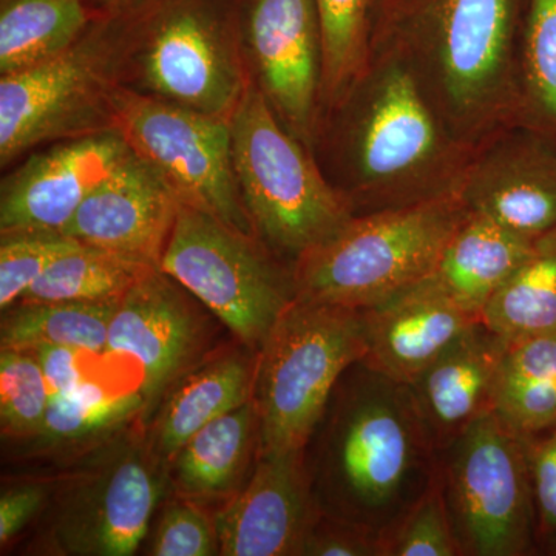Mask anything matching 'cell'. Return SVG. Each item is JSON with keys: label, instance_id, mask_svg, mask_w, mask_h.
Returning <instances> with one entry per match:
<instances>
[{"label": "cell", "instance_id": "cell-1", "mask_svg": "<svg viewBox=\"0 0 556 556\" xmlns=\"http://www.w3.org/2000/svg\"><path fill=\"white\" fill-rule=\"evenodd\" d=\"M305 455L321 514L386 541L434 485L439 453L408 383L364 361L342 376Z\"/></svg>", "mask_w": 556, "mask_h": 556}, {"label": "cell", "instance_id": "cell-2", "mask_svg": "<svg viewBox=\"0 0 556 556\" xmlns=\"http://www.w3.org/2000/svg\"><path fill=\"white\" fill-rule=\"evenodd\" d=\"M339 109L340 193L354 215L456 192L475 149L459 141L407 54L375 40L368 67Z\"/></svg>", "mask_w": 556, "mask_h": 556}, {"label": "cell", "instance_id": "cell-3", "mask_svg": "<svg viewBox=\"0 0 556 556\" xmlns=\"http://www.w3.org/2000/svg\"><path fill=\"white\" fill-rule=\"evenodd\" d=\"M521 0H391L380 38L407 54L453 135L475 149L522 119Z\"/></svg>", "mask_w": 556, "mask_h": 556}, {"label": "cell", "instance_id": "cell-4", "mask_svg": "<svg viewBox=\"0 0 556 556\" xmlns=\"http://www.w3.org/2000/svg\"><path fill=\"white\" fill-rule=\"evenodd\" d=\"M127 79L159 100L230 119L252 83L237 0H131Z\"/></svg>", "mask_w": 556, "mask_h": 556}, {"label": "cell", "instance_id": "cell-5", "mask_svg": "<svg viewBox=\"0 0 556 556\" xmlns=\"http://www.w3.org/2000/svg\"><path fill=\"white\" fill-rule=\"evenodd\" d=\"M456 192L354 215L292 265L295 298L369 309L426 280L467 215Z\"/></svg>", "mask_w": 556, "mask_h": 556}, {"label": "cell", "instance_id": "cell-6", "mask_svg": "<svg viewBox=\"0 0 556 556\" xmlns=\"http://www.w3.org/2000/svg\"><path fill=\"white\" fill-rule=\"evenodd\" d=\"M229 121L233 167L255 236L294 265L342 229L353 207L254 79Z\"/></svg>", "mask_w": 556, "mask_h": 556}, {"label": "cell", "instance_id": "cell-7", "mask_svg": "<svg viewBox=\"0 0 556 556\" xmlns=\"http://www.w3.org/2000/svg\"><path fill=\"white\" fill-rule=\"evenodd\" d=\"M130 54L127 5L105 9L58 56L0 79V163L54 139L115 130V98Z\"/></svg>", "mask_w": 556, "mask_h": 556}, {"label": "cell", "instance_id": "cell-8", "mask_svg": "<svg viewBox=\"0 0 556 556\" xmlns=\"http://www.w3.org/2000/svg\"><path fill=\"white\" fill-rule=\"evenodd\" d=\"M365 354L364 311L295 298L255 356L257 455L303 452L340 379Z\"/></svg>", "mask_w": 556, "mask_h": 556}, {"label": "cell", "instance_id": "cell-9", "mask_svg": "<svg viewBox=\"0 0 556 556\" xmlns=\"http://www.w3.org/2000/svg\"><path fill=\"white\" fill-rule=\"evenodd\" d=\"M278 258L258 237L179 203L160 269L257 353L295 300L292 268Z\"/></svg>", "mask_w": 556, "mask_h": 556}, {"label": "cell", "instance_id": "cell-10", "mask_svg": "<svg viewBox=\"0 0 556 556\" xmlns=\"http://www.w3.org/2000/svg\"><path fill=\"white\" fill-rule=\"evenodd\" d=\"M439 482L463 556L538 555L526 439L495 412L439 452Z\"/></svg>", "mask_w": 556, "mask_h": 556}, {"label": "cell", "instance_id": "cell-11", "mask_svg": "<svg viewBox=\"0 0 556 556\" xmlns=\"http://www.w3.org/2000/svg\"><path fill=\"white\" fill-rule=\"evenodd\" d=\"M115 130L160 172L182 204L255 236L233 167L229 119L123 86L115 98Z\"/></svg>", "mask_w": 556, "mask_h": 556}, {"label": "cell", "instance_id": "cell-12", "mask_svg": "<svg viewBox=\"0 0 556 556\" xmlns=\"http://www.w3.org/2000/svg\"><path fill=\"white\" fill-rule=\"evenodd\" d=\"M241 36L252 79L313 152L320 130L324 50L314 0H247Z\"/></svg>", "mask_w": 556, "mask_h": 556}, {"label": "cell", "instance_id": "cell-13", "mask_svg": "<svg viewBox=\"0 0 556 556\" xmlns=\"http://www.w3.org/2000/svg\"><path fill=\"white\" fill-rule=\"evenodd\" d=\"M457 197L468 212L536 239L556 226V137L525 121L475 148Z\"/></svg>", "mask_w": 556, "mask_h": 556}, {"label": "cell", "instance_id": "cell-14", "mask_svg": "<svg viewBox=\"0 0 556 556\" xmlns=\"http://www.w3.org/2000/svg\"><path fill=\"white\" fill-rule=\"evenodd\" d=\"M179 283L155 268L118 300L105 353L134 358L141 368L146 407L164 396L195 361L203 328Z\"/></svg>", "mask_w": 556, "mask_h": 556}, {"label": "cell", "instance_id": "cell-15", "mask_svg": "<svg viewBox=\"0 0 556 556\" xmlns=\"http://www.w3.org/2000/svg\"><path fill=\"white\" fill-rule=\"evenodd\" d=\"M179 203L160 172L129 148L62 233L160 268Z\"/></svg>", "mask_w": 556, "mask_h": 556}, {"label": "cell", "instance_id": "cell-16", "mask_svg": "<svg viewBox=\"0 0 556 556\" xmlns=\"http://www.w3.org/2000/svg\"><path fill=\"white\" fill-rule=\"evenodd\" d=\"M127 149L118 131L110 130L35 153L3 178L0 232H62Z\"/></svg>", "mask_w": 556, "mask_h": 556}, {"label": "cell", "instance_id": "cell-17", "mask_svg": "<svg viewBox=\"0 0 556 556\" xmlns=\"http://www.w3.org/2000/svg\"><path fill=\"white\" fill-rule=\"evenodd\" d=\"M321 510L303 452L257 455L243 492L215 515L219 555H300Z\"/></svg>", "mask_w": 556, "mask_h": 556}, {"label": "cell", "instance_id": "cell-18", "mask_svg": "<svg viewBox=\"0 0 556 556\" xmlns=\"http://www.w3.org/2000/svg\"><path fill=\"white\" fill-rule=\"evenodd\" d=\"M364 362L402 383H412L459 336L479 324L434 280L419 281L364 309Z\"/></svg>", "mask_w": 556, "mask_h": 556}, {"label": "cell", "instance_id": "cell-19", "mask_svg": "<svg viewBox=\"0 0 556 556\" xmlns=\"http://www.w3.org/2000/svg\"><path fill=\"white\" fill-rule=\"evenodd\" d=\"M150 450L129 448L86 486L62 525L73 554L129 556L144 540L161 495Z\"/></svg>", "mask_w": 556, "mask_h": 556}, {"label": "cell", "instance_id": "cell-20", "mask_svg": "<svg viewBox=\"0 0 556 556\" xmlns=\"http://www.w3.org/2000/svg\"><path fill=\"white\" fill-rule=\"evenodd\" d=\"M507 345L479 321L409 383L417 412L438 453L479 417L495 412Z\"/></svg>", "mask_w": 556, "mask_h": 556}, {"label": "cell", "instance_id": "cell-21", "mask_svg": "<svg viewBox=\"0 0 556 556\" xmlns=\"http://www.w3.org/2000/svg\"><path fill=\"white\" fill-rule=\"evenodd\" d=\"M255 357L239 351L217 354L189 369L170 388L149 439L159 460H172L197 431L252 401Z\"/></svg>", "mask_w": 556, "mask_h": 556}, {"label": "cell", "instance_id": "cell-22", "mask_svg": "<svg viewBox=\"0 0 556 556\" xmlns=\"http://www.w3.org/2000/svg\"><path fill=\"white\" fill-rule=\"evenodd\" d=\"M535 239L467 212L450 237L431 276L471 316L482 311L521 265Z\"/></svg>", "mask_w": 556, "mask_h": 556}, {"label": "cell", "instance_id": "cell-23", "mask_svg": "<svg viewBox=\"0 0 556 556\" xmlns=\"http://www.w3.org/2000/svg\"><path fill=\"white\" fill-rule=\"evenodd\" d=\"M258 445L254 402L219 416L172 457V477L190 497L228 495L247 470L252 447Z\"/></svg>", "mask_w": 556, "mask_h": 556}, {"label": "cell", "instance_id": "cell-24", "mask_svg": "<svg viewBox=\"0 0 556 556\" xmlns=\"http://www.w3.org/2000/svg\"><path fill=\"white\" fill-rule=\"evenodd\" d=\"M94 21L87 0H2L0 73L11 75L58 56Z\"/></svg>", "mask_w": 556, "mask_h": 556}, {"label": "cell", "instance_id": "cell-25", "mask_svg": "<svg viewBox=\"0 0 556 556\" xmlns=\"http://www.w3.org/2000/svg\"><path fill=\"white\" fill-rule=\"evenodd\" d=\"M495 413L525 439L556 427V331L508 343Z\"/></svg>", "mask_w": 556, "mask_h": 556}, {"label": "cell", "instance_id": "cell-26", "mask_svg": "<svg viewBox=\"0 0 556 556\" xmlns=\"http://www.w3.org/2000/svg\"><path fill=\"white\" fill-rule=\"evenodd\" d=\"M481 324L507 343L556 331V226L486 303Z\"/></svg>", "mask_w": 556, "mask_h": 556}, {"label": "cell", "instance_id": "cell-27", "mask_svg": "<svg viewBox=\"0 0 556 556\" xmlns=\"http://www.w3.org/2000/svg\"><path fill=\"white\" fill-rule=\"evenodd\" d=\"M118 300L112 302L22 303L3 311L0 325L2 351H28L40 345L76 348L105 353L110 320Z\"/></svg>", "mask_w": 556, "mask_h": 556}, {"label": "cell", "instance_id": "cell-28", "mask_svg": "<svg viewBox=\"0 0 556 556\" xmlns=\"http://www.w3.org/2000/svg\"><path fill=\"white\" fill-rule=\"evenodd\" d=\"M155 268L110 249L79 243L54 260L20 302H112Z\"/></svg>", "mask_w": 556, "mask_h": 556}, {"label": "cell", "instance_id": "cell-29", "mask_svg": "<svg viewBox=\"0 0 556 556\" xmlns=\"http://www.w3.org/2000/svg\"><path fill=\"white\" fill-rule=\"evenodd\" d=\"M324 50L321 105L336 108L368 67L375 47L378 0H314Z\"/></svg>", "mask_w": 556, "mask_h": 556}, {"label": "cell", "instance_id": "cell-30", "mask_svg": "<svg viewBox=\"0 0 556 556\" xmlns=\"http://www.w3.org/2000/svg\"><path fill=\"white\" fill-rule=\"evenodd\" d=\"M146 407L141 390H109L87 380L76 390L51 396L42 427L33 439L42 447L76 444L109 433L129 422Z\"/></svg>", "mask_w": 556, "mask_h": 556}, {"label": "cell", "instance_id": "cell-31", "mask_svg": "<svg viewBox=\"0 0 556 556\" xmlns=\"http://www.w3.org/2000/svg\"><path fill=\"white\" fill-rule=\"evenodd\" d=\"M521 36V121L556 137V0H529Z\"/></svg>", "mask_w": 556, "mask_h": 556}, {"label": "cell", "instance_id": "cell-32", "mask_svg": "<svg viewBox=\"0 0 556 556\" xmlns=\"http://www.w3.org/2000/svg\"><path fill=\"white\" fill-rule=\"evenodd\" d=\"M51 391L30 351L0 354V424L10 438H35L49 409Z\"/></svg>", "mask_w": 556, "mask_h": 556}, {"label": "cell", "instance_id": "cell-33", "mask_svg": "<svg viewBox=\"0 0 556 556\" xmlns=\"http://www.w3.org/2000/svg\"><path fill=\"white\" fill-rule=\"evenodd\" d=\"M79 241L62 232L24 230L2 233L0 240V308L9 309L47 268L78 247Z\"/></svg>", "mask_w": 556, "mask_h": 556}, {"label": "cell", "instance_id": "cell-34", "mask_svg": "<svg viewBox=\"0 0 556 556\" xmlns=\"http://www.w3.org/2000/svg\"><path fill=\"white\" fill-rule=\"evenodd\" d=\"M386 556H463L439 477L388 536Z\"/></svg>", "mask_w": 556, "mask_h": 556}, {"label": "cell", "instance_id": "cell-35", "mask_svg": "<svg viewBox=\"0 0 556 556\" xmlns=\"http://www.w3.org/2000/svg\"><path fill=\"white\" fill-rule=\"evenodd\" d=\"M150 554L156 556L219 555V541L214 519L197 504L179 501L164 510Z\"/></svg>", "mask_w": 556, "mask_h": 556}, {"label": "cell", "instance_id": "cell-36", "mask_svg": "<svg viewBox=\"0 0 556 556\" xmlns=\"http://www.w3.org/2000/svg\"><path fill=\"white\" fill-rule=\"evenodd\" d=\"M538 555L556 556V427L526 438Z\"/></svg>", "mask_w": 556, "mask_h": 556}, {"label": "cell", "instance_id": "cell-37", "mask_svg": "<svg viewBox=\"0 0 556 556\" xmlns=\"http://www.w3.org/2000/svg\"><path fill=\"white\" fill-rule=\"evenodd\" d=\"M300 555L303 556H386V541L343 519L320 514Z\"/></svg>", "mask_w": 556, "mask_h": 556}, {"label": "cell", "instance_id": "cell-38", "mask_svg": "<svg viewBox=\"0 0 556 556\" xmlns=\"http://www.w3.org/2000/svg\"><path fill=\"white\" fill-rule=\"evenodd\" d=\"M38 358L43 376L51 391V396H61L87 382L86 358L93 354L76 348L60 345H40L28 350Z\"/></svg>", "mask_w": 556, "mask_h": 556}, {"label": "cell", "instance_id": "cell-39", "mask_svg": "<svg viewBox=\"0 0 556 556\" xmlns=\"http://www.w3.org/2000/svg\"><path fill=\"white\" fill-rule=\"evenodd\" d=\"M43 503V490L38 485H21L7 490L0 497V543L17 535Z\"/></svg>", "mask_w": 556, "mask_h": 556}, {"label": "cell", "instance_id": "cell-40", "mask_svg": "<svg viewBox=\"0 0 556 556\" xmlns=\"http://www.w3.org/2000/svg\"><path fill=\"white\" fill-rule=\"evenodd\" d=\"M104 9H115V7L124 5L129 3L131 0H98Z\"/></svg>", "mask_w": 556, "mask_h": 556}, {"label": "cell", "instance_id": "cell-41", "mask_svg": "<svg viewBox=\"0 0 556 556\" xmlns=\"http://www.w3.org/2000/svg\"><path fill=\"white\" fill-rule=\"evenodd\" d=\"M388 2H390V0H383V3H388Z\"/></svg>", "mask_w": 556, "mask_h": 556}]
</instances>
